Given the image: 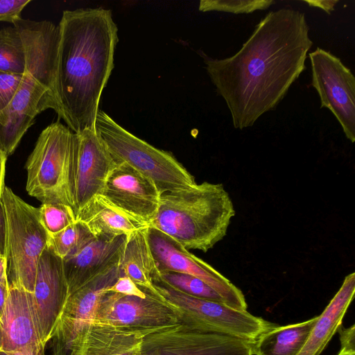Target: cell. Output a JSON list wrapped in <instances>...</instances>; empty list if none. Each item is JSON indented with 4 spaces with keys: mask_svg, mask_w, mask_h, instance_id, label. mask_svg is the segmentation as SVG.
I'll return each instance as SVG.
<instances>
[{
    "mask_svg": "<svg viewBox=\"0 0 355 355\" xmlns=\"http://www.w3.org/2000/svg\"><path fill=\"white\" fill-rule=\"evenodd\" d=\"M305 15L291 8L269 12L241 49L222 59L202 57L234 128L252 127L274 110L306 69L313 45Z\"/></svg>",
    "mask_w": 355,
    "mask_h": 355,
    "instance_id": "6da1fadb",
    "label": "cell"
},
{
    "mask_svg": "<svg viewBox=\"0 0 355 355\" xmlns=\"http://www.w3.org/2000/svg\"><path fill=\"white\" fill-rule=\"evenodd\" d=\"M58 119L73 132L95 130L100 98L114 69L118 28L110 10H66L58 24Z\"/></svg>",
    "mask_w": 355,
    "mask_h": 355,
    "instance_id": "7a4b0ae2",
    "label": "cell"
},
{
    "mask_svg": "<svg viewBox=\"0 0 355 355\" xmlns=\"http://www.w3.org/2000/svg\"><path fill=\"white\" fill-rule=\"evenodd\" d=\"M234 215L223 184L203 182L161 193L157 211L148 226L188 250L207 252L226 236Z\"/></svg>",
    "mask_w": 355,
    "mask_h": 355,
    "instance_id": "3957f363",
    "label": "cell"
},
{
    "mask_svg": "<svg viewBox=\"0 0 355 355\" xmlns=\"http://www.w3.org/2000/svg\"><path fill=\"white\" fill-rule=\"evenodd\" d=\"M78 135L59 121L40 134L25 164L26 189L42 203L70 207L77 218Z\"/></svg>",
    "mask_w": 355,
    "mask_h": 355,
    "instance_id": "277c9868",
    "label": "cell"
},
{
    "mask_svg": "<svg viewBox=\"0 0 355 355\" xmlns=\"http://www.w3.org/2000/svg\"><path fill=\"white\" fill-rule=\"evenodd\" d=\"M96 132L116 164L125 163L150 179L161 194L195 184V178L170 152L158 149L99 110Z\"/></svg>",
    "mask_w": 355,
    "mask_h": 355,
    "instance_id": "5b68a950",
    "label": "cell"
},
{
    "mask_svg": "<svg viewBox=\"0 0 355 355\" xmlns=\"http://www.w3.org/2000/svg\"><path fill=\"white\" fill-rule=\"evenodd\" d=\"M1 199L6 217L8 285L33 293L38 261L49 234L41 222L39 208L26 202L6 186Z\"/></svg>",
    "mask_w": 355,
    "mask_h": 355,
    "instance_id": "8992f818",
    "label": "cell"
},
{
    "mask_svg": "<svg viewBox=\"0 0 355 355\" xmlns=\"http://www.w3.org/2000/svg\"><path fill=\"white\" fill-rule=\"evenodd\" d=\"M152 282L159 295L180 313V323L189 329L254 341L274 324L248 311L186 294L164 282L157 270Z\"/></svg>",
    "mask_w": 355,
    "mask_h": 355,
    "instance_id": "52a82bcc",
    "label": "cell"
},
{
    "mask_svg": "<svg viewBox=\"0 0 355 355\" xmlns=\"http://www.w3.org/2000/svg\"><path fill=\"white\" fill-rule=\"evenodd\" d=\"M311 85L320 99V107L329 109L340 123L346 137L355 141V78L340 59L318 47L310 53Z\"/></svg>",
    "mask_w": 355,
    "mask_h": 355,
    "instance_id": "ba28073f",
    "label": "cell"
},
{
    "mask_svg": "<svg viewBox=\"0 0 355 355\" xmlns=\"http://www.w3.org/2000/svg\"><path fill=\"white\" fill-rule=\"evenodd\" d=\"M146 236L158 272H177L198 277L217 291L229 306L247 311L243 292L209 263L153 227L147 226Z\"/></svg>",
    "mask_w": 355,
    "mask_h": 355,
    "instance_id": "9c48e42d",
    "label": "cell"
},
{
    "mask_svg": "<svg viewBox=\"0 0 355 355\" xmlns=\"http://www.w3.org/2000/svg\"><path fill=\"white\" fill-rule=\"evenodd\" d=\"M146 291L145 298L105 292L92 322L138 329H159L180 323L176 307L160 295Z\"/></svg>",
    "mask_w": 355,
    "mask_h": 355,
    "instance_id": "30bf717a",
    "label": "cell"
},
{
    "mask_svg": "<svg viewBox=\"0 0 355 355\" xmlns=\"http://www.w3.org/2000/svg\"><path fill=\"white\" fill-rule=\"evenodd\" d=\"M253 342L193 331L180 323L146 335L141 355H253Z\"/></svg>",
    "mask_w": 355,
    "mask_h": 355,
    "instance_id": "8fae6325",
    "label": "cell"
},
{
    "mask_svg": "<svg viewBox=\"0 0 355 355\" xmlns=\"http://www.w3.org/2000/svg\"><path fill=\"white\" fill-rule=\"evenodd\" d=\"M48 109L58 114L54 94L25 70L15 96L0 115V148L7 157L15 152L37 115Z\"/></svg>",
    "mask_w": 355,
    "mask_h": 355,
    "instance_id": "7c38bea8",
    "label": "cell"
},
{
    "mask_svg": "<svg viewBox=\"0 0 355 355\" xmlns=\"http://www.w3.org/2000/svg\"><path fill=\"white\" fill-rule=\"evenodd\" d=\"M99 195L129 217L148 225L157 211L160 193L150 179L123 162L111 171Z\"/></svg>",
    "mask_w": 355,
    "mask_h": 355,
    "instance_id": "4fadbf2b",
    "label": "cell"
},
{
    "mask_svg": "<svg viewBox=\"0 0 355 355\" xmlns=\"http://www.w3.org/2000/svg\"><path fill=\"white\" fill-rule=\"evenodd\" d=\"M119 276V266H114L68 296L50 340L53 355L67 354L78 332L92 321L101 296Z\"/></svg>",
    "mask_w": 355,
    "mask_h": 355,
    "instance_id": "5bb4252c",
    "label": "cell"
},
{
    "mask_svg": "<svg viewBox=\"0 0 355 355\" xmlns=\"http://www.w3.org/2000/svg\"><path fill=\"white\" fill-rule=\"evenodd\" d=\"M33 296L41 339L46 345L69 296L62 259L47 245L38 261Z\"/></svg>",
    "mask_w": 355,
    "mask_h": 355,
    "instance_id": "9a60e30c",
    "label": "cell"
},
{
    "mask_svg": "<svg viewBox=\"0 0 355 355\" xmlns=\"http://www.w3.org/2000/svg\"><path fill=\"white\" fill-rule=\"evenodd\" d=\"M157 330L91 322L76 335L66 355H141L144 338Z\"/></svg>",
    "mask_w": 355,
    "mask_h": 355,
    "instance_id": "2e32d148",
    "label": "cell"
},
{
    "mask_svg": "<svg viewBox=\"0 0 355 355\" xmlns=\"http://www.w3.org/2000/svg\"><path fill=\"white\" fill-rule=\"evenodd\" d=\"M78 135L76 171L77 214L91 199L99 195L111 171L116 165L96 130L86 129Z\"/></svg>",
    "mask_w": 355,
    "mask_h": 355,
    "instance_id": "e0dca14e",
    "label": "cell"
},
{
    "mask_svg": "<svg viewBox=\"0 0 355 355\" xmlns=\"http://www.w3.org/2000/svg\"><path fill=\"white\" fill-rule=\"evenodd\" d=\"M128 235L95 238L73 255L62 259L69 295L98 275L119 266Z\"/></svg>",
    "mask_w": 355,
    "mask_h": 355,
    "instance_id": "ac0fdd59",
    "label": "cell"
},
{
    "mask_svg": "<svg viewBox=\"0 0 355 355\" xmlns=\"http://www.w3.org/2000/svg\"><path fill=\"white\" fill-rule=\"evenodd\" d=\"M0 328L2 350L13 351L45 345L41 339L33 293L9 286Z\"/></svg>",
    "mask_w": 355,
    "mask_h": 355,
    "instance_id": "d6986e66",
    "label": "cell"
},
{
    "mask_svg": "<svg viewBox=\"0 0 355 355\" xmlns=\"http://www.w3.org/2000/svg\"><path fill=\"white\" fill-rule=\"evenodd\" d=\"M355 273L347 275L322 313L318 315L305 343L297 355H320L342 324L354 299Z\"/></svg>",
    "mask_w": 355,
    "mask_h": 355,
    "instance_id": "ffe728a7",
    "label": "cell"
},
{
    "mask_svg": "<svg viewBox=\"0 0 355 355\" xmlns=\"http://www.w3.org/2000/svg\"><path fill=\"white\" fill-rule=\"evenodd\" d=\"M77 220L83 222L95 237L105 239L128 235L148 226L118 210L100 195L78 211Z\"/></svg>",
    "mask_w": 355,
    "mask_h": 355,
    "instance_id": "44dd1931",
    "label": "cell"
},
{
    "mask_svg": "<svg viewBox=\"0 0 355 355\" xmlns=\"http://www.w3.org/2000/svg\"><path fill=\"white\" fill-rule=\"evenodd\" d=\"M147 227L130 233L119 264L120 276L130 277L141 288L159 295L152 282L157 268L146 236Z\"/></svg>",
    "mask_w": 355,
    "mask_h": 355,
    "instance_id": "7402d4cb",
    "label": "cell"
},
{
    "mask_svg": "<svg viewBox=\"0 0 355 355\" xmlns=\"http://www.w3.org/2000/svg\"><path fill=\"white\" fill-rule=\"evenodd\" d=\"M318 316L285 326H273L252 344L253 355H297L305 343Z\"/></svg>",
    "mask_w": 355,
    "mask_h": 355,
    "instance_id": "603a6c76",
    "label": "cell"
},
{
    "mask_svg": "<svg viewBox=\"0 0 355 355\" xmlns=\"http://www.w3.org/2000/svg\"><path fill=\"white\" fill-rule=\"evenodd\" d=\"M95 238L87 226L77 220L60 232L49 235L47 245L56 255L64 259L74 254Z\"/></svg>",
    "mask_w": 355,
    "mask_h": 355,
    "instance_id": "cb8c5ba5",
    "label": "cell"
},
{
    "mask_svg": "<svg viewBox=\"0 0 355 355\" xmlns=\"http://www.w3.org/2000/svg\"><path fill=\"white\" fill-rule=\"evenodd\" d=\"M25 68V49L17 28L14 26L1 28L0 71L24 74Z\"/></svg>",
    "mask_w": 355,
    "mask_h": 355,
    "instance_id": "d4e9b609",
    "label": "cell"
},
{
    "mask_svg": "<svg viewBox=\"0 0 355 355\" xmlns=\"http://www.w3.org/2000/svg\"><path fill=\"white\" fill-rule=\"evenodd\" d=\"M157 272L164 282L186 294L227 305L225 300L217 291L198 277L171 271Z\"/></svg>",
    "mask_w": 355,
    "mask_h": 355,
    "instance_id": "484cf974",
    "label": "cell"
},
{
    "mask_svg": "<svg viewBox=\"0 0 355 355\" xmlns=\"http://www.w3.org/2000/svg\"><path fill=\"white\" fill-rule=\"evenodd\" d=\"M39 211L41 222L49 235L60 232L77 220L74 211L61 203H42Z\"/></svg>",
    "mask_w": 355,
    "mask_h": 355,
    "instance_id": "4316f807",
    "label": "cell"
},
{
    "mask_svg": "<svg viewBox=\"0 0 355 355\" xmlns=\"http://www.w3.org/2000/svg\"><path fill=\"white\" fill-rule=\"evenodd\" d=\"M275 3L273 0H202L201 12L221 11L234 14L251 13L257 10H265Z\"/></svg>",
    "mask_w": 355,
    "mask_h": 355,
    "instance_id": "83f0119b",
    "label": "cell"
},
{
    "mask_svg": "<svg viewBox=\"0 0 355 355\" xmlns=\"http://www.w3.org/2000/svg\"><path fill=\"white\" fill-rule=\"evenodd\" d=\"M23 74H17L0 71V115L7 108L15 96Z\"/></svg>",
    "mask_w": 355,
    "mask_h": 355,
    "instance_id": "f1b7e54d",
    "label": "cell"
},
{
    "mask_svg": "<svg viewBox=\"0 0 355 355\" xmlns=\"http://www.w3.org/2000/svg\"><path fill=\"white\" fill-rule=\"evenodd\" d=\"M31 0H0V21L13 23L19 19L24 8Z\"/></svg>",
    "mask_w": 355,
    "mask_h": 355,
    "instance_id": "f546056e",
    "label": "cell"
},
{
    "mask_svg": "<svg viewBox=\"0 0 355 355\" xmlns=\"http://www.w3.org/2000/svg\"><path fill=\"white\" fill-rule=\"evenodd\" d=\"M107 292H114L129 296L145 298L147 291L138 286L130 277L119 276L115 283L107 289Z\"/></svg>",
    "mask_w": 355,
    "mask_h": 355,
    "instance_id": "4dcf8cb0",
    "label": "cell"
},
{
    "mask_svg": "<svg viewBox=\"0 0 355 355\" xmlns=\"http://www.w3.org/2000/svg\"><path fill=\"white\" fill-rule=\"evenodd\" d=\"M340 336V350L344 353L355 354V324L345 328L342 324L338 331Z\"/></svg>",
    "mask_w": 355,
    "mask_h": 355,
    "instance_id": "1f68e13d",
    "label": "cell"
},
{
    "mask_svg": "<svg viewBox=\"0 0 355 355\" xmlns=\"http://www.w3.org/2000/svg\"><path fill=\"white\" fill-rule=\"evenodd\" d=\"M45 347V345H39L13 351L0 349V355H46Z\"/></svg>",
    "mask_w": 355,
    "mask_h": 355,
    "instance_id": "d6a6232c",
    "label": "cell"
},
{
    "mask_svg": "<svg viewBox=\"0 0 355 355\" xmlns=\"http://www.w3.org/2000/svg\"><path fill=\"white\" fill-rule=\"evenodd\" d=\"M6 217L4 205L0 197V254L6 256Z\"/></svg>",
    "mask_w": 355,
    "mask_h": 355,
    "instance_id": "836d02e7",
    "label": "cell"
},
{
    "mask_svg": "<svg viewBox=\"0 0 355 355\" xmlns=\"http://www.w3.org/2000/svg\"><path fill=\"white\" fill-rule=\"evenodd\" d=\"M7 155L0 148V197L1 198L5 185L6 164Z\"/></svg>",
    "mask_w": 355,
    "mask_h": 355,
    "instance_id": "e575fe53",
    "label": "cell"
},
{
    "mask_svg": "<svg viewBox=\"0 0 355 355\" xmlns=\"http://www.w3.org/2000/svg\"><path fill=\"white\" fill-rule=\"evenodd\" d=\"M310 6L318 7L328 14L334 10V6L338 1H306Z\"/></svg>",
    "mask_w": 355,
    "mask_h": 355,
    "instance_id": "d590c367",
    "label": "cell"
},
{
    "mask_svg": "<svg viewBox=\"0 0 355 355\" xmlns=\"http://www.w3.org/2000/svg\"><path fill=\"white\" fill-rule=\"evenodd\" d=\"M0 282L9 286L7 276V261L6 256L0 254Z\"/></svg>",
    "mask_w": 355,
    "mask_h": 355,
    "instance_id": "8d00e7d4",
    "label": "cell"
},
{
    "mask_svg": "<svg viewBox=\"0 0 355 355\" xmlns=\"http://www.w3.org/2000/svg\"><path fill=\"white\" fill-rule=\"evenodd\" d=\"M9 291V286H7L0 282V324L1 322V317L5 306L6 299L8 297Z\"/></svg>",
    "mask_w": 355,
    "mask_h": 355,
    "instance_id": "74e56055",
    "label": "cell"
},
{
    "mask_svg": "<svg viewBox=\"0 0 355 355\" xmlns=\"http://www.w3.org/2000/svg\"><path fill=\"white\" fill-rule=\"evenodd\" d=\"M338 355H355V354H349V353H344V352H340Z\"/></svg>",
    "mask_w": 355,
    "mask_h": 355,
    "instance_id": "f35d334b",
    "label": "cell"
},
{
    "mask_svg": "<svg viewBox=\"0 0 355 355\" xmlns=\"http://www.w3.org/2000/svg\"><path fill=\"white\" fill-rule=\"evenodd\" d=\"M1 347H2V335H1V328H0V349H1Z\"/></svg>",
    "mask_w": 355,
    "mask_h": 355,
    "instance_id": "ab89813d",
    "label": "cell"
}]
</instances>
